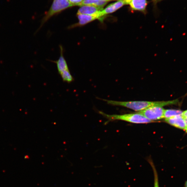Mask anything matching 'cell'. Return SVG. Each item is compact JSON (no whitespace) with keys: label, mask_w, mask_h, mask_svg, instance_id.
<instances>
[{"label":"cell","mask_w":187,"mask_h":187,"mask_svg":"<svg viewBox=\"0 0 187 187\" xmlns=\"http://www.w3.org/2000/svg\"><path fill=\"white\" fill-rule=\"evenodd\" d=\"M116 1H124V2H125L126 5H128L129 1H131V0H116Z\"/></svg>","instance_id":"e0dca14e"},{"label":"cell","mask_w":187,"mask_h":187,"mask_svg":"<svg viewBox=\"0 0 187 187\" xmlns=\"http://www.w3.org/2000/svg\"><path fill=\"white\" fill-rule=\"evenodd\" d=\"M73 6H81L84 0H68Z\"/></svg>","instance_id":"9a60e30c"},{"label":"cell","mask_w":187,"mask_h":187,"mask_svg":"<svg viewBox=\"0 0 187 187\" xmlns=\"http://www.w3.org/2000/svg\"><path fill=\"white\" fill-rule=\"evenodd\" d=\"M103 8H99L93 6L84 5L81 6L78 11L77 14H83L99 17V20L102 21L104 17L101 14Z\"/></svg>","instance_id":"5b68a950"},{"label":"cell","mask_w":187,"mask_h":187,"mask_svg":"<svg viewBox=\"0 0 187 187\" xmlns=\"http://www.w3.org/2000/svg\"><path fill=\"white\" fill-rule=\"evenodd\" d=\"M60 55L58 60L55 62L57 64V69L59 74L63 71L68 70V67L66 61L63 55V50L62 46H60Z\"/></svg>","instance_id":"30bf717a"},{"label":"cell","mask_w":187,"mask_h":187,"mask_svg":"<svg viewBox=\"0 0 187 187\" xmlns=\"http://www.w3.org/2000/svg\"><path fill=\"white\" fill-rule=\"evenodd\" d=\"M184 118L185 123H186V125L187 127V117H185Z\"/></svg>","instance_id":"d6986e66"},{"label":"cell","mask_w":187,"mask_h":187,"mask_svg":"<svg viewBox=\"0 0 187 187\" xmlns=\"http://www.w3.org/2000/svg\"><path fill=\"white\" fill-rule=\"evenodd\" d=\"M60 74L62 77V80L64 82L70 83L73 82L74 80L73 77L72 76L69 69L63 71Z\"/></svg>","instance_id":"4fadbf2b"},{"label":"cell","mask_w":187,"mask_h":187,"mask_svg":"<svg viewBox=\"0 0 187 187\" xmlns=\"http://www.w3.org/2000/svg\"><path fill=\"white\" fill-rule=\"evenodd\" d=\"M72 6L68 0H54L51 8L42 20V25L54 15Z\"/></svg>","instance_id":"3957f363"},{"label":"cell","mask_w":187,"mask_h":187,"mask_svg":"<svg viewBox=\"0 0 187 187\" xmlns=\"http://www.w3.org/2000/svg\"><path fill=\"white\" fill-rule=\"evenodd\" d=\"M183 112L181 110L168 109L165 110L164 118L167 119L178 116H183Z\"/></svg>","instance_id":"7c38bea8"},{"label":"cell","mask_w":187,"mask_h":187,"mask_svg":"<svg viewBox=\"0 0 187 187\" xmlns=\"http://www.w3.org/2000/svg\"><path fill=\"white\" fill-rule=\"evenodd\" d=\"M186 132H187V130L186 131Z\"/></svg>","instance_id":"44dd1931"},{"label":"cell","mask_w":187,"mask_h":187,"mask_svg":"<svg viewBox=\"0 0 187 187\" xmlns=\"http://www.w3.org/2000/svg\"><path fill=\"white\" fill-rule=\"evenodd\" d=\"M149 162L152 167L153 169V172H154V187H159V183H158V175H157V172L155 168L154 164H153L152 162L151 161H149Z\"/></svg>","instance_id":"5bb4252c"},{"label":"cell","mask_w":187,"mask_h":187,"mask_svg":"<svg viewBox=\"0 0 187 187\" xmlns=\"http://www.w3.org/2000/svg\"><path fill=\"white\" fill-rule=\"evenodd\" d=\"M165 109L162 107L155 106L137 112L151 121H154L164 118Z\"/></svg>","instance_id":"277c9868"},{"label":"cell","mask_w":187,"mask_h":187,"mask_svg":"<svg viewBox=\"0 0 187 187\" xmlns=\"http://www.w3.org/2000/svg\"><path fill=\"white\" fill-rule=\"evenodd\" d=\"M148 4L147 0H131L129 5L132 10L145 12Z\"/></svg>","instance_id":"ba28073f"},{"label":"cell","mask_w":187,"mask_h":187,"mask_svg":"<svg viewBox=\"0 0 187 187\" xmlns=\"http://www.w3.org/2000/svg\"><path fill=\"white\" fill-rule=\"evenodd\" d=\"M185 187H187V181H186V183H185Z\"/></svg>","instance_id":"ffe728a7"},{"label":"cell","mask_w":187,"mask_h":187,"mask_svg":"<svg viewBox=\"0 0 187 187\" xmlns=\"http://www.w3.org/2000/svg\"><path fill=\"white\" fill-rule=\"evenodd\" d=\"M162 1V0H152L153 3H154V4H157L159 2Z\"/></svg>","instance_id":"2e32d148"},{"label":"cell","mask_w":187,"mask_h":187,"mask_svg":"<svg viewBox=\"0 0 187 187\" xmlns=\"http://www.w3.org/2000/svg\"><path fill=\"white\" fill-rule=\"evenodd\" d=\"M98 112L104 117L108 119L109 121L121 120V121L136 124H146L155 122L148 119L142 115L139 114L137 112L134 113L122 115L108 114L105 113L101 111H98Z\"/></svg>","instance_id":"7a4b0ae2"},{"label":"cell","mask_w":187,"mask_h":187,"mask_svg":"<svg viewBox=\"0 0 187 187\" xmlns=\"http://www.w3.org/2000/svg\"><path fill=\"white\" fill-rule=\"evenodd\" d=\"M165 121L166 123L178 128L187 130V127L185 123L184 118L182 116H178L167 119Z\"/></svg>","instance_id":"52a82bcc"},{"label":"cell","mask_w":187,"mask_h":187,"mask_svg":"<svg viewBox=\"0 0 187 187\" xmlns=\"http://www.w3.org/2000/svg\"><path fill=\"white\" fill-rule=\"evenodd\" d=\"M126 5L125 2L123 1H118L116 2L111 4L106 8L102 11L101 14L104 17L107 15L112 13L121 8L124 5Z\"/></svg>","instance_id":"9c48e42d"},{"label":"cell","mask_w":187,"mask_h":187,"mask_svg":"<svg viewBox=\"0 0 187 187\" xmlns=\"http://www.w3.org/2000/svg\"><path fill=\"white\" fill-rule=\"evenodd\" d=\"M77 16L79 21L78 23L70 26L68 27V29H71L76 27H82L96 20H99V17L96 16L83 14H77Z\"/></svg>","instance_id":"8992f818"},{"label":"cell","mask_w":187,"mask_h":187,"mask_svg":"<svg viewBox=\"0 0 187 187\" xmlns=\"http://www.w3.org/2000/svg\"><path fill=\"white\" fill-rule=\"evenodd\" d=\"M108 104L127 107L136 111V112L145 110L149 107L158 106L163 107L167 105L176 104L179 102L178 100L167 101H134L121 102L102 99Z\"/></svg>","instance_id":"6da1fadb"},{"label":"cell","mask_w":187,"mask_h":187,"mask_svg":"<svg viewBox=\"0 0 187 187\" xmlns=\"http://www.w3.org/2000/svg\"><path fill=\"white\" fill-rule=\"evenodd\" d=\"M183 116L184 118L187 117V110L183 112Z\"/></svg>","instance_id":"ac0fdd59"},{"label":"cell","mask_w":187,"mask_h":187,"mask_svg":"<svg viewBox=\"0 0 187 187\" xmlns=\"http://www.w3.org/2000/svg\"><path fill=\"white\" fill-rule=\"evenodd\" d=\"M116 0H84L81 6H93L99 8H103L108 2Z\"/></svg>","instance_id":"8fae6325"}]
</instances>
